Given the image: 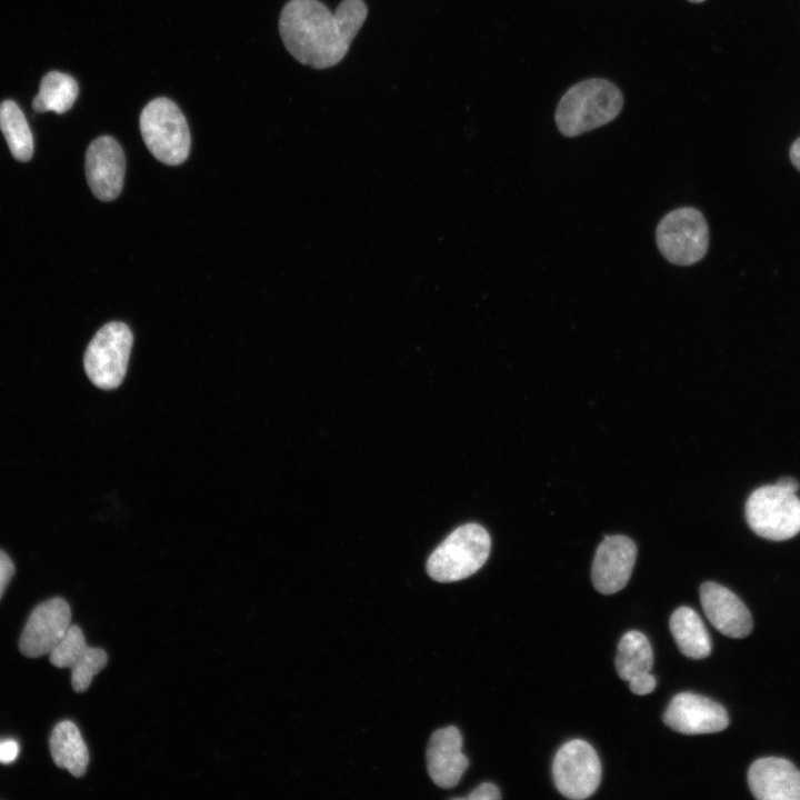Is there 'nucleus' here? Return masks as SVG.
I'll list each match as a JSON object with an SVG mask.
<instances>
[{
	"label": "nucleus",
	"instance_id": "nucleus-1",
	"mask_svg": "<svg viewBox=\"0 0 800 800\" xmlns=\"http://www.w3.org/2000/svg\"><path fill=\"white\" fill-rule=\"evenodd\" d=\"M367 14L363 0H342L334 12L319 0H290L281 10L279 32L301 64L327 69L346 57Z\"/></svg>",
	"mask_w": 800,
	"mask_h": 800
},
{
	"label": "nucleus",
	"instance_id": "nucleus-2",
	"mask_svg": "<svg viewBox=\"0 0 800 800\" xmlns=\"http://www.w3.org/2000/svg\"><path fill=\"white\" fill-rule=\"evenodd\" d=\"M622 106L623 97L616 84L602 78L587 79L562 96L554 120L560 133L572 138L611 122Z\"/></svg>",
	"mask_w": 800,
	"mask_h": 800
},
{
	"label": "nucleus",
	"instance_id": "nucleus-3",
	"mask_svg": "<svg viewBox=\"0 0 800 800\" xmlns=\"http://www.w3.org/2000/svg\"><path fill=\"white\" fill-rule=\"evenodd\" d=\"M491 548L488 531L467 523L453 530L427 560L428 574L438 582H453L477 572L487 561Z\"/></svg>",
	"mask_w": 800,
	"mask_h": 800
},
{
	"label": "nucleus",
	"instance_id": "nucleus-4",
	"mask_svg": "<svg viewBox=\"0 0 800 800\" xmlns=\"http://www.w3.org/2000/svg\"><path fill=\"white\" fill-rule=\"evenodd\" d=\"M140 131L150 152L169 166L182 163L189 156L191 138L186 118L168 98H156L142 109Z\"/></svg>",
	"mask_w": 800,
	"mask_h": 800
},
{
	"label": "nucleus",
	"instance_id": "nucleus-5",
	"mask_svg": "<svg viewBox=\"0 0 800 800\" xmlns=\"http://www.w3.org/2000/svg\"><path fill=\"white\" fill-rule=\"evenodd\" d=\"M749 527L760 537L781 541L800 532V498L778 483L756 489L746 503Z\"/></svg>",
	"mask_w": 800,
	"mask_h": 800
},
{
	"label": "nucleus",
	"instance_id": "nucleus-6",
	"mask_svg": "<svg viewBox=\"0 0 800 800\" xmlns=\"http://www.w3.org/2000/svg\"><path fill=\"white\" fill-rule=\"evenodd\" d=\"M656 241L659 251L670 263L694 264L706 256L709 248L707 220L693 207L677 208L658 223Z\"/></svg>",
	"mask_w": 800,
	"mask_h": 800
},
{
	"label": "nucleus",
	"instance_id": "nucleus-7",
	"mask_svg": "<svg viewBox=\"0 0 800 800\" xmlns=\"http://www.w3.org/2000/svg\"><path fill=\"white\" fill-rule=\"evenodd\" d=\"M133 337L123 322L101 327L87 347L83 367L90 381L100 389L111 390L122 382Z\"/></svg>",
	"mask_w": 800,
	"mask_h": 800
},
{
	"label": "nucleus",
	"instance_id": "nucleus-8",
	"mask_svg": "<svg viewBox=\"0 0 800 800\" xmlns=\"http://www.w3.org/2000/svg\"><path fill=\"white\" fill-rule=\"evenodd\" d=\"M552 774L557 789L569 799L590 797L601 780V763L594 749L580 739L564 743L557 751Z\"/></svg>",
	"mask_w": 800,
	"mask_h": 800
},
{
	"label": "nucleus",
	"instance_id": "nucleus-9",
	"mask_svg": "<svg viewBox=\"0 0 800 800\" xmlns=\"http://www.w3.org/2000/svg\"><path fill=\"white\" fill-rule=\"evenodd\" d=\"M663 722L680 733L701 734L724 730L729 717L720 703L693 692H681L671 699Z\"/></svg>",
	"mask_w": 800,
	"mask_h": 800
},
{
	"label": "nucleus",
	"instance_id": "nucleus-10",
	"mask_svg": "<svg viewBox=\"0 0 800 800\" xmlns=\"http://www.w3.org/2000/svg\"><path fill=\"white\" fill-rule=\"evenodd\" d=\"M71 626L68 602L53 598L39 604L29 616L19 640L21 653L29 658L49 654Z\"/></svg>",
	"mask_w": 800,
	"mask_h": 800
},
{
	"label": "nucleus",
	"instance_id": "nucleus-11",
	"mask_svg": "<svg viewBox=\"0 0 800 800\" xmlns=\"http://www.w3.org/2000/svg\"><path fill=\"white\" fill-rule=\"evenodd\" d=\"M126 159L110 136L94 139L86 152V176L92 193L102 201L116 199L123 186Z\"/></svg>",
	"mask_w": 800,
	"mask_h": 800
},
{
	"label": "nucleus",
	"instance_id": "nucleus-12",
	"mask_svg": "<svg viewBox=\"0 0 800 800\" xmlns=\"http://www.w3.org/2000/svg\"><path fill=\"white\" fill-rule=\"evenodd\" d=\"M637 547L626 536H606L597 548L592 562L593 587L601 593L612 594L626 587L636 562Z\"/></svg>",
	"mask_w": 800,
	"mask_h": 800
},
{
	"label": "nucleus",
	"instance_id": "nucleus-13",
	"mask_svg": "<svg viewBox=\"0 0 800 800\" xmlns=\"http://www.w3.org/2000/svg\"><path fill=\"white\" fill-rule=\"evenodd\" d=\"M700 601L708 620L722 634L744 638L751 632V614L731 590L716 582H704L700 587Z\"/></svg>",
	"mask_w": 800,
	"mask_h": 800
},
{
	"label": "nucleus",
	"instance_id": "nucleus-14",
	"mask_svg": "<svg viewBox=\"0 0 800 800\" xmlns=\"http://www.w3.org/2000/svg\"><path fill=\"white\" fill-rule=\"evenodd\" d=\"M468 766L458 728L448 726L431 734L427 748V768L438 787L449 789L457 786Z\"/></svg>",
	"mask_w": 800,
	"mask_h": 800
},
{
	"label": "nucleus",
	"instance_id": "nucleus-15",
	"mask_svg": "<svg viewBox=\"0 0 800 800\" xmlns=\"http://www.w3.org/2000/svg\"><path fill=\"white\" fill-rule=\"evenodd\" d=\"M748 784L759 800H800V770L783 758L756 760L748 771Z\"/></svg>",
	"mask_w": 800,
	"mask_h": 800
},
{
	"label": "nucleus",
	"instance_id": "nucleus-16",
	"mask_svg": "<svg viewBox=\"0 0 800 800\" xmlns=\"http://www.w3.org/2000/svg\"><path fill=\"white\" fill-rule=\"evenodd\" d=\"M50 752L59 768L72 776L82 777L88 768L89 752L78 727L69 720L59 722L49 740Z\"/></svg>",
	"mask_w": 800,
	"mask_h": 800
},
{
	"label": "nucleus",
	"instance_id": "nucleus-17",
	"mask_svg": "<svg viewBox=\"0 0 800 800\" xmlns=\"http://www.w3.org/2000/svg\"><path fill=\"white\" fill-rule=\"evenodd\" d=\"M670 630L680 651L692 659H702L711 652L710 636L699 617L689 607L678 608L670 617Z\"/></svg>",
	"mask_w": 800,
	"mask_h": 800
},
{
	"label": "nucleus",
	"instance_id": "nucleus-18",
	"mask_svg": "<svg viewBox=\"0 0 800 800\" xmlns=\"http://www.w3.org/2000/svg\"><path fill=\"white\" fill-rule=\"evenodd\" d=\"M78 93V83L71 76L50 71L40 82L39 92L32 100V109L36 112L64 113L71 109Z\"/></svg>",
	"mask_w": 800,
	"mask_h": 800
},
{
	"label": "nucleus",
	"instance_id": "nucleus-19",
	"mask_svg": "<svg viewBox=\"0 0 800 800\" xmlns=\"http://www.w3.org/2000/svg\"><path fill=\"white\" fill-rule=\"evenodd\" d=\"M614 663L619 677L624 681L640 673L650 672L653 666V652L647 637L637 630L624 633L619 641Z\"/></svg>",
	"mask_w": 800,
	"mask_h": 800
},
{
	"label": "nucleus",
	"instance_id": "nucleus-20",
	"mask_svg": "<svg viewBox=\"0 0 800 800\" xmlns=\"http://www.w3.org/2000/svg\"><path fill=\"white\" fill-rule=\"evenodd\" d=\"M0 130L14 159L26 162L33 153V138L23 112L12 100L0 103Z\"/></svg>",
	"mask_w": 800,
	"mask_h": 800
},
{
	"label": "nucleus",
	"instance_id": "nucleus-21",
	"mask_svg": "<svg viewBox=\"0 0 800 800\" xmlns=\"http://www.w3.org/2000/svg\"><path fill=\"white\" fill-rule=\"evenodd\" d=\"M88 648L82 630L71 624L49 652L50 662L57 668L71 669Z\"/></svg>",
	"mask_w": 800,
	"mask_h": 800
},
{
	"label": "nucleus",
	"instance_id": "nucleus-22",
	"mask_svg": "<svg viewBox=\"0 0 800 800\" xmlns=\"http://www.w3.org/2000/svg\"><path fill=\"white\" fill-rule=\"evenodd\" d=\"M108 657L103 649L88 646L83 654L71 668L73 690L77 692L86 691L90 687L92 678L106 667Z\"/></svg>",
	"mask_w": 800,
	"mask_h": 800
},
{
	"label": "nucleus",
	"instance_id": "nucleus-23",
	"mask_svg": "<svg viewBox=\"0 0 800 800\" xmlns=\"http://www.w3.org/2000/svg\"><path fill=\"white\" fill-rule=\"evenodd\" d=\"M630 690L639 696L652 692L657 686L656 678L650 672L640 673L629 681Z\"/></svg>",
	"mask_w": 800,
	"mask_h": 800
},
{
	"label": "nucleus",
	"instance_id": "nucleus-24",
	"mask_svg": "<svg viewBox=\"0 0 800 800\" xmlns=\"http://www.w3.org/2000/svg\"><path fill=\"white\" fill-rule=\"evenodd\" d=\"M501 798L497 786L491 782H484L473 789L464 799L468 800H498Z\"/></svg>",
	"mask_w": 800,
	"mask_h": 800
},
{
	"label": "nucleus",
	"instance_id": "nucleus-25",
	"mask_svg": "<svg viewBox=\"0 0 800 800\" xmlns=\"http://www.w3.org/2000/svg\"><path fill=\"white\" fill-rule=\"evenodd\" d=\"M14 573V564L9 556L0 550V599Z\"/></svg>",
	"mask_w": 800,
	"mask_h": 800
},
{
	"label": "nucleus",
	"instance_id": "nucleus-26",
	"mask_svg": "<svg viewBox=\"0 0 800 800\" xmlns=\"http://www.w3.org/2000/svg\"><path fill=\"white\" fill-rule=\"evenodd\" d=\"M19 753V744L14 740H6L0 742V762L11 763Z\"/></svg>",
	"mask_w": 800,
	"mask_h": 800
},
{
	"label": "nucleus",
	"instance_id": "nucleus-27",
	"mask_svg": "<svg viewBox=\"0 0 800 800\" xmlns=\"http://www.w3.org/2000/svg\"><path fill=\"white\" fill-rule=\"evenodd\" d=\"M790 159L792 164L800 171V138H798L791 146Z\"/></svg>",
	"mask_w": 800,
	"mask_h": 800
},
{
	"label": "nucleus",
	"instance_id": "nucleus-28",
	"mask_svg": "<svg viewBox=\"0 0 800 800\" xmlns=\"http://www.w3.org/2000/svg\"><path fill=\"white\" fill-rule=\"evenodd\" d=\"M777 483L780 484V486H783V487H786V488H788V489H790V490H792V491H794V492H797V491L799 490V488H800L799 482H798L796 479L791 478V477L780 478V479L777 481Z\"/></svg>",
	"mask_w": 800,
	"mask_h": 800
},
{
	"label": "nucleus",
	"instance_id": "nucleus-29",
	"mask_svg": "<svg viewBox=\"0 0 800 800\" xmlns=\"http://www.w3.org/2000/svg\"><path fill=\"white\" fill-rule=\"evenodd\" d=\"M688 1L693 2V3H700V2H703L704 0H688Z\"/></svg>",
	"mask_w": 800,
	"mask_h": 800
}]
</instances>
